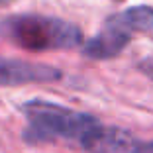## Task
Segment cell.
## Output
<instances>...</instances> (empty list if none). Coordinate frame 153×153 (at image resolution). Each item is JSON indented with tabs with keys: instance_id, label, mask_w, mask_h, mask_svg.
Returning <instances> with one entry per match:
<instances>
[{
	"instance_id": "cell-1",
	"label": "cell",
	"mask_w": 153,
	"mask_h": 153,
	"mask_svg": "<svg viewBox=\"0 0 153 153\" xmlns=\"http://www.w3.org/2000/svg\"><path fill=\"white\" fill-rule=\"evenodd\" d=\"M22 112L27 120L24 137L32 143L65 140L81 147L86 137L100 126V120L92 114L71 110L49 100L24 102Z\"/></svg>"
},
{
	"instance_id": "cell-2",
	"label": "cell",
	"mask_w": 153,
	"mask_h": 153,
	"mask_svg": "<svg viewBox=\"0 0 153 153\" xmlns=\"http://www.w3.org/2000/svg\"><path fill=\"white\" fill-rule=\"evenodd\" d=\"M0 36L27 51H61L82 45L81 27L43 14H16L0 22Z\"/></svg>"
},
{
	"instance_id": "cell-3",
	"label": "cell",
	"mask_w": 153,
	"mask_h": 153,
	"mask_svg": "<svg viewBox=\"0 0 153 153\" xmlns=\"http://www.w3.org/2000/svg\"><path fill=\"white\" fill-rule=\"evenodd\" d=\"M147 32H153V8L145 4L131 6L110 16L100 32L82 45V55L94 61L118 57L135 36Z\"/></svg>"
},
{
	"instance_id": "cell-4",
	"label": "cell",
	"mask_w": 153,
	"mask_h": 153,
	"mask_svg": "<svg viewBox=\"0 0 153 153\" xmlns=\"http://www.w3.org/2000/svg\"><path fill=\"white\" fill-rule=\"evenodd\" d=\"M63 79V73L51 65L27 63L20 59L0 57V86H18L30 82H55Z\"/></svg>"
},
{
	"instance_id": "cell-5",
	"label": "cell",
	"mask_w": 153,
	"mask_h": 153,
	"mask_svg": "<svg viewBox=\"0 0 153 153\" xmlns=\"http://www.w3.org/2000/svg\"><path fill=\"white\" fill-rule=\"evenodd\" d=\"M140 140L130 131L100 124L81 145L86 153H134Z\"/></svg>"
},
{
	"instance_id": "cell-6",
	"label": "cell",
	"mask_w": 153,
	"mask_h": 153,
	"mask_svg": "<svg viewBox=\"0 0 153 153\" xmlns=\"http://www.w3.org/2000/svg\"><path fill=\"white\" fill-rule=\"evenodd\" d=\"M134 153H153V141H140Z\"/></svg>"
},
{
	"instance_id": "cell-7",
	"label": "cell",
	"mask_w": 153,
	"mask_h": 153,
	"mask_svg": "<svg viewBox=\"0 0 153 153\" xmlns=\"http://www.w3.org/2000/svg\"><path fill=\"white\" fill-rule=\"evenodd\" d=\"M140 67H141V71H143L145 75H149V76L153 79V57H151V59H145Z\"/></svg>"
}]
</instances>
